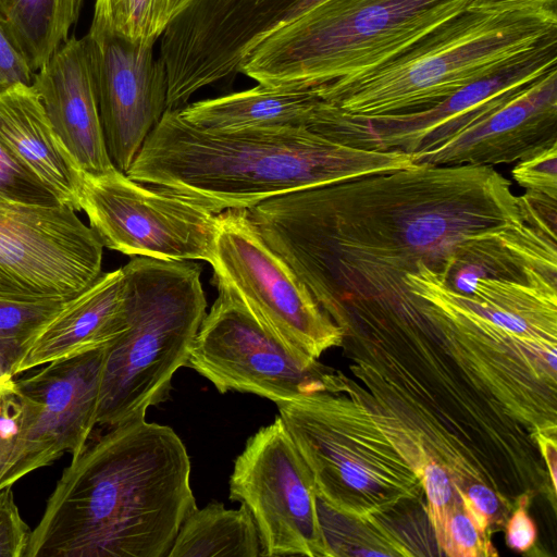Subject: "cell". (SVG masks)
<instances>
[{
  "instance_id": "cell-1",
  "label": "cell",
  "mask_w": 557,
  "mask_h": 557,
  "mask_svg": "<svg viewBox=\"0 0 557 557\" xmlns=\"http://www.w3.org/2000/svg\"><path fill=\"white\" fill-rule=\"evenodd\" d=\"M247 214L343 339L357 343L434 330L431 305L405 283L422 264L470 296L479 277L528 281L554 251L540 207L491 165L413 163L271 198Z\"/></svg>"
},
{
  "instance_id": "cell-2",
  "label": "cell",
  "mask_w": 557,
  "mask_h": 557,
  "mask_svg": "<svg viewBox=\"0 0 557 557\" xmlns=\"http://www.w3.org/2000/svg\"><path fill=\"white\" fill-rule=\"evenodd\" d=\"M107 429L72 456L25 557H168L197 507L187 449L145 418Z\"/></svg>"
},
{
  "instance_id": "cell-3",
  "label": "cell",
  "mask_w": 557,
  "mask_h": 557,
  "mask_svg": "<svg viewBox=\"0 0 557 557\" xmlns=\"http://www.w3.org/2000/svg\"><path fill=\"white\" fill-rule=\"evenodd\" d=\"M412 164L400 150L343 145L306 126L208 129L172 110L163 113L125 174L219 214Z\"/></svg>"
},
{
  "instance_id": "cell-4",
  "label": "cell",
  "mask_w": 557,
  "mask_h": 557,
  "mask_svg": "<svg viewBox=\"0 0 557 557\" xmlns=\"http://www.w3.org/2000/svg\"><path fill=\"white\" fill-rule=\"evenodd\" d=\"M557 39V10L468 8L393 59L357 77L326 83V102L359 116L432 107Z\"/></svg>"
},
{
  "instance_id": "cell-5",
  "label": "cell",
  "mask_w": 557,
  "mask_h": 557,
  "mask_svg": "<svg viewBox=\"0 0 557 557\" xmlns=\"http://www.w3.org/2000/svg\"><path fill=\"white\" fill-rule=\"evenodd\" d=\"M339 387L276 404L315 496L350 520L417 499L430 457L422 441L396 418L355 400L350 386V399L336 396Z\"/></svg>"
},
{
  "instance_id": "cell-6",
  "label": "cell",
  "mask_w": 557,
  "mask_h": 557,
  "mask_svg": "<svg viewBox=\"0 0 557 557\" xmlns=\"http://www.w3.org/2000/svg\"><path fill=\"white\" fill-rule=\"evenodd\" d=\"M474 0H325L258 44L240 73L270 86L319 85L393 59Z\"/></svg>"
},
{
  "instance_id": "cell-7",
  "label": "cell",
  "mask_w": 557,
  "mask_h": 557,
  "mask_svg": "<svg viewBox=\"0 0 557 557\" xmlns=\"http://www.w3.org/2000/svg\"><path fill=\"white\" fill-rule=\"evenodd\" d=\"M122 268L127 326L104 348L96 423L106 428L169 397L207 313L196 262L134 257Z\"/></svg>"
},
{
  "instance_id": "cell-8",
  "label": "cell",
  "mask_w": 557,
  "mask_h": 557,
  "mask_svg": "<svg viewBox=\"0 0 557 557\" xmlns=\"http://www.w3.org/2000/svg\"><path fill=\"white\" fill-rule=\"evenodd\" d=\"M206 313L185 367L209 380L222 394L250 393L275 404L336 391V375L308 360L263 326L225 285Z\"/></svg>"
},
{
  "instance_id": "cell-9",
  "label": "cell",
  "mask_w": 557,
  "mask_h": 557,
  "mask_svg": "<svg viewBox=\"0 0 557 557\" xmlns=\"http://www.w3.org/2000/svg\"><path fill=\"white\" fill-rule=\"evenodd\" d=\"M214 283L230 288L252 315L308 360L342 344V332L292 268L263 240L246 209L216 214Z\"/></svg>"
},
{
  "instance_id": "cell-10",
  "label": "cell",
  "mask_w": 557,
  "mask_h": 557,
  "mask_svg": "<svg viewBox=\"0 0 557 557\" xmlns=\"http://www.w3.org/2000/svg\"><path fill=\"white\" fill-rule=\"evenodd\" d=\"M79 207L103 247L133 257L211 263L216 214L159 187L114 171L82 173Z\"/></svg>"
},
{
  "instance_id": "cell-11",
  "label": "cell",
  "mask_w": 557,
  "mask_h": 557,
  "mask_svg": "<svg viewBox=\"0 0 557 557\" xmlns=\"http://www.w3.org/2000/svg\"><path fill=\"white\" fill-rule=\"evenodd\" d=\"M557 39L523 60L413 112L359 116L326 103L312 128L343 145L412 156L432 149L497 110L556 69Z\"/></svg>"
},
{
  "instance_id": "cell-12",
  "label": "cell",
  "mask_w": 557,
  "mask_h": 557,
  "mask_svg": "<svg viewBox=\"0 0 557 557\" xmlns=\"http://www.w3.org/2000/svg\"><path fill=\"white\" fill-rule=\"evenodd\" d=\"M102 253L67 206L0 203V299L67 300L100 276Z\"/></svg>"
},
{
  "instance_id": "cell-13",
  "label": "cell",
  "mask_w": 557,
  "mask_h": 557,
  "mask_svg": "<svg viewBox=\"0 0 557 557\" xmlns=\"http://www.w3.org/2000/svg\"><path fill=\"white\" fill-rule=\"evenodd\" d=\"M230 499L250 512L260 556H329L312 475L280 416L249 437L236 458Z\"/></svg>"
},
{
  "instance_id": "cell-14",
  "label": "cell",
  "mask_w": 557,
  "mask_h": 557,
  "mask_svg": "<svg viewBox=\"0 0 557 557\" xmlns=\"http://www.w3.org/2000/svg\"><path fill=\"white\" fill-rule=\"evenodd\" d=\"M104 348L54 360L14 377L15 441L0 490L64 453L76 455L86 445L97 425Z\"/></svg>"
},
{
  "instance_id": "cell-15",
  "label": "cell",
  "mask_w": 557,
  "mask_h": 557,
  "mask_svg": "<svg viewBox=\"0 0 557 557\" xmlns=\"http://www.w3.org/2000/svg\"><path fill=\"white\" fill-rule=\"evenodd\" d=\"M94 77L108 153L126 173L166 111L168 76L153 44L110 32H88Z\"/></svg>"
},
{
  "instance_id": "cell-16",
  "label": "cell",
  "mask_w": 557,
  "mask_h": 557,
  "mask_svg": "<svg viewBox=\"0 0 557 557\" xmlns=\"http://www.w3.org/2000/svg\"><path fill=\"white\" fill-rule=\"evenodd\" d=\"M557 144V67L513 99L438 146L411 156L413 163L491 165L530 158Z\"/></svg>"
},
{
  "instance_id": "cell-17",
  "label": "cell",
  "mask_w": 557,
  "mask_h": 557,
  "mask_svg": "<svg viewBox=\"0 0 557 557\" xmlns=\"http://www.w3.org/2000/svg\"><path fill=\"white\" fill-rule=\"evenodd\" d=\"M32 86L81 170L92 176L114 171L100 120L87 34L70 37L35 73Z\"/></svg>"
},
{
  "instance_id": "cell-18",
  "label": "cell",
  "mask_w": 557,
  "mask_h": 557,
  "mask_svg": "<svg viewBox=\"0 0 557 557\" xmlns=\"http://www.w3.org/2000/svg\"><path fill=\"white\" fill-rule=\"evenodd\" d=\"M127 283L123 268L101 273L42 327L15 376L54 360L108 346L127 326ZM14 376V377H15Z\"/></svg>"
},
{
  "instance_id": "cell-19",
  "label": "cell",
  "mask_w": 557,
  "mask_h": 557,
  "mask_svg": "<svg viewBox=\"0 0 557 557\" xmlns=\"http://www.w3.org/2000/svg\"><path fill=\"white\" fill-rule=\"evenodd\" d=\"M0 139L62 205L81 210L83 171L55 133L33 86L0 94Z\"/></svg>"
},
{
  "instance_id": "cell-20",
  "label": "cell",
  "mask_w": 557,
  "mask_h": 557,
  "mask_svg": "<svg viewBox=\"0 0 557 557\" xmlns=\"http://www.w3.org/2000/svg\"><path fill=\"white\" fill-rule=\"evenodd\" d=\"M323 101L321 84L270 86L258 83L243 91L187 103L177 111L188 123L208 129L308 127Z\"/></svg>"
},
{
  "instance_id": "cell-21",
  "label": "cell",
  "mask_w": 557,
  "mask_h": 557,
  "mask_svg": "<svg viewBox=\"0 0 557 557\" xmlns=\"http://www.w3.org/2000/svg\"><path fill=\"white\" fill-rule=\"evenodd\" d=\"M257 557L260 541L248 509L210 503L196 507L183 521L168 557Z\"/></svg>"
},
{
  "instance_id": "cell-22",
  "label": "cell",
  "mask_w": 557,
  "mask_h": 557,
  "mask_svg": "<svg viewBox=\"0 0 557 557\" xmlns=\"http://www.w3.org/2000/svg\"><path fill=\"white\" fill-rule=\"evenodd\" d=\"M83 0H0L11 36L36 73L70 38Z\"/></svg>"
},
{
  "instance_id": "cell-23",
  "label": "cell",
  "mask_w": 557,
  "mask_h": 557,
  "mask_svg": "<svg viewBox=\"0 0 557 557\" xmlns=\"http://www.w3.org/2000/svg\"><path fill=\"white\" fill-rule=\"evenodd\" d=\"M193 0H95L89 32H110L126 40L156 44Z\"/></svg>"
},
{
  "instance_id": "cell-24",
  "label": "cell",
  "mask_w": 557,
  "mask_h": 557,
  "mask_svg": "<svg viewBox=\"0 0 557 557\" xmlns=\"http://www.w3.org/2000/svg\"><path fill=\"white\" fill-rule=\"evenodd\" d=\"M65 301L0 299V361L13 377L37 335Z\"/></svg>"
},
{
  "instance_id": "cell-25",
  "label": "cell",
  "mask_w": 557,
  "mask_h": 557,
  "mask_svg": "<svg viewBox=\"0 0 557 557\" xmlns=\"http://www.w3.org/2000/svg\"><path fill=\"white\" fill-rule=\"evenodd\" d=\"M0 203L58 207V196L23 165L0 139Z\"/></svg>"
},
{
  "instance_id": "cell-26",
  "label": "cell",
  "mask_w": 557,
  "mask_h": 557,
  "mask_svg": "<svg viewBox=\"0 0 557 557\" xmlns=\"http://www.w3.org/2000/svg\"><path fill=\"white\" fill-rule=\"evenodd\" d=\"M422 488L426 494L428 517L435 532V539L442 548L446 523L453 508V480L448 471L429 457L421 469Z\"/></svg>"
},
{
  "instance_id": "cell-27",
  "label": "cell",
  "mask_w": 557,
  "mask_h": 557,
  "mask_svg": "<svg viewBox=\"0 0 557 557\" xmlns=\"http://www.w3.org/2000/svg\"><path fill=\"white\" fill-rule=\"evenodd\" d=\"M442 549L451 557L496 555L486 535L481 533L460 504H454L444 534Z\"/></svg>"
},
{
  "instance_id": "cell-28",
  "label": "cell",
  "mask_w": 557,
  "mask_h": 557,
  "mask_svg": "<svg viewBox=\"0 0 557 557\" xmlns=\"http://www.w3.org/2000/svg\"><path fill=\"white\" fill-rule=\"evenodd\" d=\"M511 174L527 194L557 200V144L518 161Z\"/></svg>"
},
{
  "instance_id": "cell-29",
  "label": "cell",
  "mask_w": 557,
  "mask_h": 557,
  "mask_svg": "<svg viewBox=\"0 0 557 557\" xmlns=\"http://www.w3.org/2000/svg\"><path fill=\"white\" fill-rule=\"evenodd\" d=\"M30 535L11 486L0 490V557H25Z\"/></svg>"
},
{
  "instance_id": "cell-30",
  "label": "cell",
  "mask_w": 557,
  "mask_h": 557,
  "mask_svg": "<svg viewBox=\"0 0 557 557\" xmlns=\"http://www.w3.org/2000/svg\"><path fill=\"white\" fill-rule=\"evenodd\" d=\"M35 73L0 15V94L16 86H32Z\"/></svg>"
},
{
  "instance_id": "cell-31",
  "label": "cell",
  "mask_w": 557,
  "mask_h": 557,
  "mask_svg": "<svg viewBox=\"0 0 557 557\" xmlns=\"http://www.w3.org/2000/svg\"><path fill=\"white\" fill-rule=\"evenodd\" d=\"M536 527L522 503L512 512L506 525V541L517 552L529 550L536 540Z\"/></svg>"
},
{
  "instance_id": "cell-32",
  "label": "cell",
  "mask_w": 557,
  "mask_h": 557,
  "mask_svg": "<svg viewBox=\"0 0 557 557\" xmlns=\"http://www.w3.org/2000/svg\"><path fill=\"white\" fill-rule=\"evenodd\" d=\"M465 495L482 516L490 522L493 520L499 502L496 494L488 486L483 483L472 484L465 492Z\"/></svg>"
},
{
  "instance_id": "cell-33",
  "label": "cell",
  "mask_w": 557,
  "mask_h": 557,
  "mask_svg": "<svg viewBox=\"0 0 557 557\" xmlns=\"http://www.w3.org/2000/svg\"><path fill=\"white\" fill-rule=\"evenodd\" d=\"M15 441V406L12 414L0 426V478L10 458Z\"/></svg>"
},
{
  "instance_id": "cell-34",
  "label": "cell",
  "mask_w": 557,
  "mask_h": 557,
  "mask_svg": "<svg viewBox=\"0 0 557 557\" xmlns=\"http://www.w3.org/2000/svg\"><path fill=\"white\" fill-rule=\"evenodd\" d=\"M519 5H537L550 10H557V0H474L470 8L493 10Z\"/></svg>"
},
{
  "instance_id": "cell-35",
  "label": "cell",
  "mask_w": 557,
  "mask_h": 557,
  "mask_svg": "<svg viewBox=\"0 0 557 557\" xmlns=\"http://www.w3.org/2000/svg\"><path fill=\"white\" fill-rule=\"evenodd\" d=\"M542 453L548 463L553 487L556 488V444L554 440L541 435L539 438Z\"/></svg>"
},
{
  "instance_id": "cell-36",
  "label": "cell",
  "mask_w": 557,
  "mask_h": 557,
  "mask_svg": "<svg viewBox=\"0 0 557 557\" xmlns=\"http://www.w3.org/2000/svg\"><path fill=\"white\" fill-rule=\"evenodd\" d=\"M14 406V392H0V426L12 414Z\"/></svg>"
},
{
  "instance_id": "cell-37",
  "label": "cell",
  "mask_w": 557,
  "mask_h": 557,
  "mask_svg": "<svg viewBox=\"0 0 557 557\" xmlns=\"http://www.w3.org/2000/svg\"><path fill=\"white\" fill-rule=\"evenodd\" d=\"M14 377L9 373L0 361V392H14Z\"/></svg>"
},
{
  "instance_id": "cell-38",
  "label": "cell",
  "mask_w": 557,
  "mask_h": 557,
  "mask_svg": "<svg viewBox=\"0 0 557 557\" xmlns=\"http://www.w3.org/2000/svg\"><path fill=\"white\" fill-rule=\"evenodd\" d=\"M322 1H325V0H322Z\"/></svg>"
}]
</instances>
